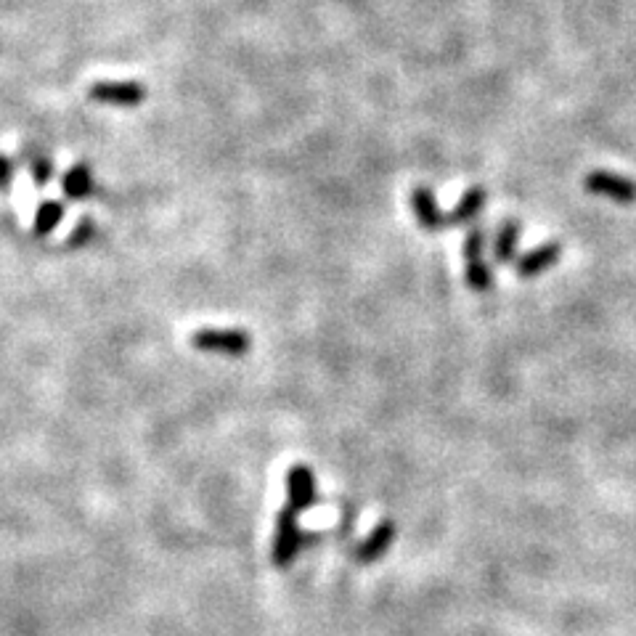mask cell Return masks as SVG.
<instances>
[{"label": "cell", "mask_w": 636, "mask_h": 636, "mask_svg": "<svg viewBox=\"0 0 636 636\" xmlns=\"http://www.w3.org/2000/svg\"><path fill=\"white\" fill-rule=\"evenodd\" d=\"M300 512L284 507L276 515V538H273V565L276 568H289L295 562L300 544H303V528H300Z\"/></svg>", "instance_id": "obj_1"}, {"label": "cell", "mask_w": 636, "mask_h": 636, "mask_svg": "<svg viewBox=\"0 0 636 636\" xmlns=\"http://www.w3.org/2000/svg\"><path fill=\"white\" fill-rule=\"evenodd\" d=\"M191 345L202 353H223V356H244L250 353V334L242 329H199L191 337Z\"/></svg>", "instance_id": "obj_2"}, {"label": "cell", "mask_w": 636, "mask_h": 636, "mask_svg": "<svg viewBox=\"0 0 636 636\" xmlns=\"http://www.w3.org/2000/svg\"><path fill=\"white\" fill-rule=\"evenodd\" d=\"M485 236L480 228H472L467 239H464V260H467V287L472 292H488L493 287V271L491 265L483 260Z\"/></svg>", "instance_id": "obj_3"}, {"label": "cell", "mask_w": 636, "mask_h": 636, "mask_svg": "<svg viewBox=\"0 0 636 636\" xmlns=\"http://www.w3.org/2000/svg\"><path fill=\"white\" fill-rule=\"evenodd\" d=\"M586 189L597 197H607L618 205H634L636 202V183L626 175L607 173V170H594L586 175Z\"/></svg>", "instance_id": "obj_4"}, {"label": "cell", "mask_w": 636, "mask_h": 636, "mask_svg": "<svg viewBox=\"0 0 636 636\" xmlns=\"http://www.w3.org/2000/svg\"><path fill=\"white\" fill-rule=\"evenodd\" d=\"M287 496L289 507L303 512L316 501V477L308 464H292L287 472Z\"/></svg>", "instance_id": "obj_5"}, {"label": "cell", "mask_w": 636, "mask_h": 636, "mask_svg": "<svg viewBox=\"0 0 636 636\" xmlns=\"http://www.w3.org/2000/svg\"><path fill=\"white\" fill-rule=\"evenodd\" d=\"M393 538L395 523L393 520H382V523H377V528L371 530L369 536L356 546L353 557H356V562H361V565H371V562L382 560L387 549H390V544H393Z\"/></svg>", "instance_id": "obj_6"}, {"label": "cell", "mask_w": 636, "mask_h": 636, "mask_svg": "<svg viewBox=\"0 0 636 636\" xmlns=\"http://www.w3.org/2000/svg\"><path fill=\"white\" fill-rule=\"evenodd\" d=\"M562 255V247L557 242H549V244H541L536 250H530L528 255L517 260V273L523 276V279H533L538 273L549 271L552 265H557Z\"/></svg>", "instance_id": "obj_7"}, {"label": "cell", "mask_w": 636, "mask_h": 636, "mask_svg": "<svg viewBox=\"0 0 636 636\" xmlns=\"http://www.w3.org/2000/svg\"><path fill=\"white\" fill-rule=\"evenodd\" d=\"M91 99L109 104H138L144 99V91L136 83H96L91 88Z\"/></svg>", "instance_id": "obj_8"}, {"label": "cell", "mask_w": 636, "mask_h": 636, "mask_svg": "<svg viewBox=\"0 0 636 636\" xmlns=\"http://www.w3.org/2000/svg\"><path fill=\"white\" fill-rule=\"evenodd\" d=\"M411 205L417 212V220L424 228H443L446 226V215L438 210L435 205V197H432L430 189H414L411 194Z\"/></svg>", "instance_id": "obj_9"}, {"label": "cell", "mask_w": 636, "mask_h": 636, "mask_svg": "<svg viewBox=\"0 0 636 636\" xmlns=\"http://www.w3.org/2000/svg\"><path fill=\"white\" fill-rule=\"evenodd\" d=\"M485 205V191L483 189H470L462 197V202L456 205V210L451 215H446V226H456V223H464V220H472L480 212V207Z\"/></svg>", "instance_id": "obj_10"}, {"label": "cell", "mask_w": 636, "mask_h": 636, "mask_svg": "<svg viewBox=\"0 0 636 636\" xmlns=\"http://www.w3.org/2000/svg\"><path fill=\"white\" fill-rule=\"evenodd\" d=\"M517 242H520V223L509 220V223H504V226H501L499 236H496V260H501V263H509V260L515 258Z\"/></svg>", "instance_id": "obj_11"}, {"label": "cell", "mask_w": 636, "mask_h": 636, "mask_svg": "<svg viewBox=\"0 0 636 636\" xmlns=\"http://www.w3.org/2000/svg\"><path fill=\"white\" fill-rule=\"evenodd\" d=\"M93 189V181H91V173H88V167L77 165L72 167L64 178V191H67L72 199H83L88 197Z\"/></svg>", "instance_id": "obj_12"}, {"label": "cell", "mask_w": 636, "mask_h": 636, "mask_svg": "<svg viewBox=\"0 0 636 636\" xmlns=\"http://www.w3.org/2000/svg\"><path fill=\"white\" fill-rule=\"evenodd\" d=\"M61 215H64V207H61L59 202H46V205L38 210V218H35V231H38L40 236L51 234L53 228L59 226Z\"/></svg>", "instance_id": "obj_13"}, {"label": "cell", "mask_w": 636, "mask_h": 636, "mask_svg": "<svg viewBox=\"0 0 636 636\" xmlns=\"http://www.w3.org/2000/svg\"><path fill=\"white\" fill-rule=\"evenodd\" d=\"M32 175H35V183H48L51 181V162L48 159H43V162H35L32 165Z\"/></svg>", "instance_id": "obj_14"}, {"label": "cell", "mask_w": 636, "mask_h": 636, "mask_svg": "<svg viewBox=\"0 0 636 636\" xmlns=\"http://www.w3.org/2000/svg\"><path fill=\"white\" fill-rule=\"evenodd\" d=\"M91 231H93V223H91V220H83V223H80V226H77L75 239H72V244H83V242H88V239H91Z\"/></svg>", "instance_id": "obj_15"}, {"label": "cell", "mask_w": 636, "mask_h": 636, "mask_svg": "<svg viewBox=\"0 0 636 636\" xmlns=\"http://www.w3.org/2000/svg\"><path fill=\"white\" fill-rule=\"evenodd\" d=\"M11 175H14V165H11V159L0 157V186H6V183L11 181Z\"/></svg>", "instance_id": "obj_16"}]
</instances>
